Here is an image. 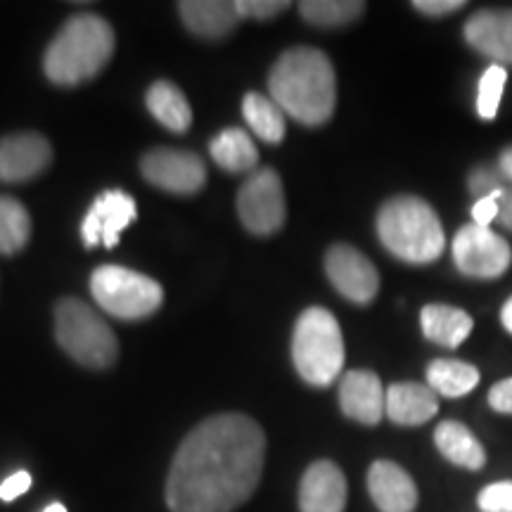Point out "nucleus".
<instances>
[{"mask_svg":"<svg viewBox=\"0 0 512 512\" xmlns=\"http://www.w3.org/2000/svg\"><path fill=\"white\" fill-rule=\"evenodd\" d=\"M264 453V430L247 415L223 413L204 420L178 446L166 503L174 512L235 510L259 486Z\"/></svg>","mask_w":512,"mask_h":512,"instance_id":"f257e3e1","label":"nucleus"},{"mask_svg":"<svg viewBox=\"0 0 512 512\" xmlns=\"http://www.w3.org/2000/svg\"><path fill=\"white\" fill-rule=\"evenodd\" d=\"M271 100L304 126L328 124L337 105V76L330 57L318 48L285 50L268 76Z\"/></svg>","mask_w":512,"mask_h":512,"instance_id":"f03ea898","label":"nucleus"},{"mask_svg":"<svg viewBox=\"0 0 512 512\" xmlns=\"http://www.w3.org/2000/svg\"><path fill=\"white\" fill-rule=\"evenodd\" d=\"M114 31L93 12H79L64 22L43 57V72L57 86H79L98 76L114 55Z\"/></svg>","mask_w":512,"mask_h":512,"instance_id":"7ed1b4c3","label":"nucleus"},{"mask_svg":"<svg viewBox=\"0 0 512 512\" xmlns=\"http://www.w3.org/2000/svg\"><path fill=\"white\" fill-rule=\"evenodd\" d=\"M377 235L389 254L408 264H432L446 247L437 211L411 195L394 197L382 204L377 214Z\"/></svg>","mask_w":512,"mask_h":512,"instance_id":"20e7f679","label":"nucleus"},{"mask_svg":"<svg viewBox=\"0 0 512 512\" xmlns=\"http://www.w3.org/2000/svg\"><path fill=\"white\" fill-rule=\"evenodd\" d=\"M292 361L311 387H330L344 368V337L328 309L311 306L297 318L292 335Z\"/></svg>","mask_w":512,"mask_h":512,"instance_id":"39448f33","label":"nucleus"},{"mask_svg":"<svg viewBox=\"0 0 512 512\" xmlns=\"http://www.w3.org/2000/svg\"><path fill=\"white\" fill-rule=\"evenodd\" d=\"M55 337L81 366L110 368L119 356V342L107 320L81 299L64 297L55 306Z\"/></svg>","mask_w":512,"mask_h":512,"instance_id":"423d86ee","label":"nucleus"},{"mask_svg":"<svg viewBox=\"0 0 512 512\" xmlns=\"http://www.w3.org/2000/svg\"><path fill=\"white\" fill-rule=\"evenodd\" d=\"M91 292L102 311L114 318L140 320L164 302V290L150 275L124 266H100L91 275Z\"/></svg>","mask_w":512,"mask_h":512,"instance_id":"0eeeda50","label":"nucleus"},{"mask_svg":"<svg viewBox=\"0 0 512 512\" xmlns=\"http://www.w3.org/2000/svg\"><path fill=\"white\" fill-rule=\"evenodd\" d=\"M238 214L242 226L254 235H273L285 226L283 181L273 169H259L242 183L238 192Z\"/></svg>","mask_w":512,"mask_h":512,"instance_id":"6e6552de","label":"nucleus"},{"mask_svg":"<svg viewBox=\"0 0 512 512\" xmlns=\"http://www.w3.org/2000/svg\"><path fill=\"white\" fill-rule=\"evenodd\" d=\"M453 261L458 271L472 278H501L512 264V249L505 238L491 228L475 223L463 226L453 238Z\"/></svg>","mask_w":512,"mask_h":512,"instance_id":"1a4fd4ad","label":"nucleus"},{"mask_svg":"<svg viewBox=\"0 0 512 512\" xmlns=\"http://www.w3.org/2000/svg\"><path fill=\"white\" fill-rule=\"evenodd\" d=\"M145 181L171 195H195L207 183V166L197 155L171 147L150 150L140 162Z\"/></svg>","mask_w":512,"mask_h":512,"instance_id":"9d476101","label":"nucleus"},{"mask_svg":"<svg viewBox=\"0 0 512 512\" xmlns=\"http://www.w3.org/2000/svg\"><path fill=\"white\" fill-rule=\"evenodd\" d=\"M325 273L335 290L354 304H370L380 290V273L373 261L351 245H335L328 249Z\"/></svg>","mask_w":512,"mask_h":512,"instance_id":"9b49d317","label":"nucleus"},{"mask_svg":"<svg viewBox=\"0 0 512 512\" xmlns=\"http://www.w3.org/2000/svg\"><path fill=\"white\" fill-rule=\"evenodd\" d=\"M138 207L131 195L121 190L102 192L88 214L83 216L81 238L86 247L105 245L107 249L119 245L121 230H126L136 221Z\"/></svg>","mask_w":512,"mask_h":512,"instance_id":"f8f14e48","label":"nucleus"},{"mask_svg":"<svg viewBox=\"0 0 512 512\" xmlns=\"http://www.w3.org/2000/svg\"><path fill=\"white\" fill-rule=\"evenodd\" d=\"M53 162V147L41 133L22 131L0 138V183H27Z\"/></svg>","mask_w":512,"mask_h":512,"instance_id":"ddd939ff","label":"nucleus"},{"mask_svg":"<svg viewBox=\"0 0 512 512\" xmlns=\"http://www.w3.org/2000/svg\"><path fill=\"white\" fill-rule=\"evenodd\" d=\"M465 41L494 64H512V10L484 8L465 22Z\"/></svg>","mask_w":512,"mask_h":512,"instance_id":"4468645a","label":"nucleus"},{"mask_svg":"<svg viewBox=\"0 0 512 512\" xmlns=\"http://www.w3.org/2000/svg\"><path fill=\"white\" fill-rule=\"evenodd\" d=\"M347 508V477L330 460H318L304 472L299 486L302 512H344Z\"/></svg>","mask_w":512,"mask_h":512,"instance_id":"2eb2a0df","label":"nucleus"},{"mask_svg":"<svg viewBox=\"0 0 512 512\" xmlns=\"http://www.w3.org/2000/svg\"><path fill=\"white\" fill-rule=\"evenodd\" d=\"M387 389L370 370H349L339 382V406L347 418L361 425H377L384 415Z\"/></svg>","mask_w":512,"mask_h":512,"instance_id":"dca6fc26","label":"nucleus"},{"mask_svg":"<svg viewBox=\"0 0 512 512\" xmlns=\"http://www.w3.org/2000/svg\"><path fill=\"white\" fill-rule=\"evenodd\" d=\"M368 491L380 512H413L418 505V486L392 460H377L370 465Z\"/></svg>","mask_w":512,"mask_h":512,"instance_id":"f3484780","label":"nucleus"},{"mask_svg":"<svg viewBox=\"0 0 512 512\" xmlns=\"http://www.w3.org/2000/svg\"><path fill=\"white\" fill-rule=\"evenodd\" d=\"M439 413V396L427 384L396 382L387 389L384 415L396 425L415 427L430 422Z\"/></svg>","mask_w":512,"mask_h":512,"instance_id":"a211bd4d","label":"nucleus"},{"mask_svg":"<svg viewBox=\"0 0 512 512\" xmlns=\"http://www.w3.org/2000/svg\"><path fill=\"white\" fill-rule=\"evenodd\" d=\"M178 15L195 36L223 38L238 27L240 15L228 0H185L178 3Z\"/></svg>","mask_w":512,"mask_h":512,"instance_id":"6ab92c4d","label":"nucleus"},{"mask_svg":"<svg viewBox=\"0 0 512 512\" xmlns=\"http://www.w3.org/2000/svg\"><path fill=\"white\" fill-rule=\"evenodd\" d=\"M420 325L430 342L446 349L460 347L472 332V318L463 309L446 304L425 306L420 313Z\"/></svg>","mask_w":512,"mask_h":512,"instance_id":"aec40b11","label":"nucleus"},{"mask_svg":"<svg viewBox=\"0 0 512 512\" xmlns=\"http://www.w3.org/2000/svg\"><path fill=\"white\" fill-rule=\"evenodd\" d=\"M434 444L439 453L453 465L465 467V470H482L486 463V451L479 439L472 434L463 422L446 420L441 422L434 432Z\"/></svg>","mask_w":512,"mask_h":512,"instance_id":"412c9836","label":"nucleus"},{"mask_svg":"<svg viewBox=\"0 0 512 512\" xmlns=\"http://www.w3.org/2000/svg\"><path fill=\"white\" fill-rule=\"evenodd\" d=\"M211 159L230 171V174H245L259 166V150H256L252 136L242 128H226L209 143Z\"/></svg>","mask_w":512,"mask_h":512,"instance_id":"4be33fe9","label":"nucleus"},{"mask_svg":"<svg viewBox=\"0 0 512 512\" xmlns=\"http://www.w3.org/2000/svg\"><path fill=\"white\" fill-rule=\"evenodd\" d=\"M147 110L155 117L159 124L174 133H185L192 124V110L190 102L181 93V88L174 86L171 81H157L152 83L147 91Z\"/></svg>","mask_w":512,"mask_h":512,"instance_id":"5701e85b","label":"nucleus"},{"mask_svg":"<svg viewBox=\"0 0 512 512\" xmlns=\"http://www.w3.org/2000/svg\"><path fill=\"white\" fill-rule=\"evenodd\" d=\"M479 384V370L470 363L456 361V358H437L427 368V387L434 389L437 396L458 399L470 394Z\"/></svg>","mask_w":512,"mask_h":512,"instance_id":"b1692460","label":"nucleus"},{"mask_svg":"<svg viewBox=\"0 0 512 512\" xmlns=\"http://www.w3.org/2000/svg\"><path fill=\"white\" fill-rule=\"evenodd\" d=\"M242 114H245L249 128H252L264 143L278 145L280 140L285 138V112L280 110L271 98H266V95L247 93L245 100H242Z\"/></svg>","mask_w":512,"mask_h":512,"instance_id":"393cba45","label":"nucleus"},{"mask_svg":"<svg viewBox=\"0 0 512 512\" xmlns=\"http://www.w3.org/2000/svg\"><path fill=\"white\" fill-rule=\"evenodd\" d=\"M31 238V216L15 197L0 195V254L22 252Z\"/></svg>","mask_w":512,"mask_h":512,"instance_id":"a878e982","label":"nucleus"},{"mask_svg":"<svg viewBox=\"0 0 512 512\" xmlns=\"http://www.w3.org/2000/svg\"><path fill=\"white\" fill-rule=\"evenodd\" d=\"M299 12L313 27L337 29L356 22L366 12V3L361 0H304L299 3Z\"/></svg>","mask_w":512,"mask_h":512,"instance_id":"bb28decb","label":"nucleus"},{"mask_svg":"<svg viewBox=\"0 0 512 512\" xmlns=\"http://www.w3.org/2000/svg\"><path fill=\"white\" fill-rule=\"evenodd\" d=\"M505 81H508V72H505V67H501V64H491L482 74L477 91V112L482 119H494L498 114Z\"/></svg>","mask_w":512,"mask_h":512,"instance_id":"cd10ccee","label":"nucleus"},{"mask_svg":"<svg viewBox=\"0 0 512 512\" xmlns=\"http://www.w3.org/2000/svg\"><path fill=\"white\" fill-rule=\"evenodd\" d=\"M482 512H512V482H496L484 486L477 496Z\"/></svg>","mask_w":512,"mask_h":512,"instance_id":"c85d7f7f","label":"nucleus"},{"mask_svg":"<svg viewBox=\"0 0 512 512\" xmlns=\"http://www.w3.org/2000/svg\"><path fill=\"white\" fill-rule=\"evenodd\" d=\"M505 183V176L501 174L498 166H477L470 174V181H467V188H470L472 195L477 197H489L491 192H496Z\"/></svg>","mask_w":512,"mask_h":512,"instance_id":"c756f323","label":"nucleus"},{"mask_svg":"<svg viewBox=\"0 0 512 512\" xmlns=\"http://www.w3.org/2000/svg\"><path fill=\"white\" fill-rule=\"evenodd\" d=\"M238 8V15L242 17H252V19H273L278 15H283L285 10L292 8V3L287 0H238L235 3Z\"/></svg>","mask_w":512,"mask_h":512,"instance_id":"7c9ffc66","label":"nucleus"},{"mask_svg":"<svg viewBox=\"0 0 512 512\" xmlns=\"http://www.w3.org/2000/svg\"><path fill=\"white\" fill-rule=\"evenodd\" d=\"M31 482H34V479H31L27 470H17L15 475H10L3 484H0V501L10 503L15 501V498L24 496L31 489Z\"/></svg>","mask_w":512,"mask_h":512,"instance_id":"2f4dec72","label":"nucleus"},{"mask_svg":"<svg viewBox=\"0 0 512 512\" xmlns=\"http://www.w3.org/2000/svg\"><path fill=\"white\" fill-rule=\"evenodd\" d=\"M413 8L427 17H444L465 8V0H415Z\"/></svg>","mask_w":512,"mask_h":512,"instance_id":"473e14b6","label":"nucleus"},{"mask_svg":"<svg viewBox=\"0 0 512 512\" xmlns=\"http://www.w3.org/2000/svg\"><path fill=\"white\" fill-rule=\"evenodd\" d=\"M498 221V202L496 197H479L472 207V223L479 228H491V223Z\"/></svg>","mask_w":512,"mask_h":512,"instance_id":"72a5a7b5","label":"nucleus"},{"mask_svg":"<svg viewBox=\"0 0 512 512\" xmlns=\"http://www.w3.org/2000/svg\"><path fill=\"white\" fill-rule=\"evenodd\" d=\"M489 406L494 408L496 413L512 415V377H508V380L498 382V384H494V387H491Z\"/></svg>","mask_w":512,"mask_h":512,"instance_id":"f704fd0d","label":"nucleus"},{"mask_svg":"<svg viewBox=\"0 0 512 512\" xmlns=\"http://www.w3.org/2000/svg\"><path fill=\"white\" fill-rule=\"evenodd\" d=\"M491 197H496L498 202V223L512 233V183H508V178L501 188L491 192Z\"/></svg>","mask_w":512,"mask_h":512,"instance_id":"c9c22d12","label":"nucleus"},{"mask_svg":"<svg viewBox=\"0 0 512 512\" xmlns=\"http://www.w3.org/2000/svg\"><path fill=\"white\" fill-rule=\"evenodd\" d=\"M498 169H501V174L508 178V183H512V145L505 147L501 152V159H498Z\"/></svg>","mask_w":512,"mask_h":512,"instance_id":"e433bc0d","label":"nucleus"},{"mask_svg":"<svg viewBox=\"0 0 512 512\" xmlns=\"http://www.w3.org/2000/svg\"><path fill=\"white\" fill-rule=\"evenodd\" d=\"M501 320L505 325V330L512 332V297L508 299V302L503 304V311H501Z\"/></svg>","mask_w":512,"mask_h":512,"instance_id":"4c0bfd02","label":"nucleus"},{"mask_svg":"<svg viewBox=\"0 0 512 512\" xmlns=\"http://www.w3.org/2000/svg\"><path fill=\"white\" fill-rule=\"evenodd\" d=\"M43 512H67V508H64V505H62V503H50V505H48V508H46V510H43Z\"/></svg>","mask_w":512,"mask_h":512,"instance_id":"58836bf2","label":"nucleus"}]
</instances>
